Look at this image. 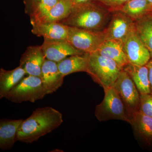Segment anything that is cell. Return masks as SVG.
Returning <instances> with one entry per match:
<instances>
[{
  "instance_id": "obj_1",
  "label": "cell",
  "mask_w": 152,
  "mask_h": 152,
  "mask_svg": "<svg viewBox=\"0 0 152 152\" xmlns=\"http://www.w3.org/2000/svg\"><path fill=\"white\" fill-rule=\"evenodd\" d=\"M63 123L62 114L56 109L50 107L39 108L22 122L18 132V141L32 143L59 127Z\"/></svg>"
},
{
  "instance_id": "obj_2",
  "label": "cell",
  "mask_w": 152,
  "mask_h": 152,
  "mask_svg": "<svg viewBox=\"0 0 152 152\" xmlns=\"http://www.w3.org/2000/svg\"><path fill=\"white\" fill-rule=\"evenodd\" d=\"M96 1L73 5L70 14L60 23L94 31H102L108 21L111 11L99 4Z\"/></svg>"
},
{
  "instance_id": "obj_3",
  "label": "cell",
  "mask_w": 152,
  "mask_h": 152,
  "mask_svg": "<svg viewBox=\"0 0 152 152\" xmlns=\"http://www.w3.org/2000/svg\"><path fill=\"white\" fill-rule=\"evenodd\" d=\"M122 70L115 62L97 52L88 53L86 73L104 90L113 86Z\"/></svg>"
},
{
  "instance_id": "obj_4",
  "label": "cell",
  "mask_w": 152,
  "mask_h": 152,
  "mask_svg": "<svg viewBox=\"0 0 152 152\" xmlns=\"http://www.w3.org/2000/svg\"><path fill=\"white\" fill-rule=\"evenodd\" d=\"M104 91L103 100L95 108V115L98 121L122 120L130 124L132 118L115 88L114 86L110 87Z\"/></svg>"
},
{
  "instance_id": "obj_5",
  "label": "cell",
  "mask_w": 152,
  "mask_h": 152,
  "mask_svg": "<svg viewBox=\"0 0 152 152\" xmlns=\"http://www.w3.org/2000/svg\"><path fill=\"white\" fill-rule=\"evenodd\" d=\"M47 95L40 77L28 75L9 92L5 98L15 103H33L42 99Z\"/></svg>"
},
{
  "instance_id": "obj_6",
  "label": "cell",
  "mask_w": 152,
  "mask_h": 152,
  "mask_svg": "<svg viewBox=\"0 0 152 152\" xmlns=\"http://www.w3.org/2000/svg\"><path fill=\"white\" fill-rule=\"evenodd\" d=\"M69 27L67 39L75 48L83 53H89L96 51L106 40L104 30L94 31Z\"/></svg>"
},
{
  "instance_id": "obj_7",
  "label": "cell",
  "mask_w": 152,
  "mask_h": 152,
  "mask_svg": "<svg viewBox=\"0 0 152 152\" xmlns=\"http://www.w3.org/2000/svg\"><path fill=\"white\" fill-rule=\"evenodd\" d=\"M124 104L131 118L139 111L140 94L129 74L123 69L113 86Z\"/></svg>"
},
{
  "instance_id": "obj_8",
  "label": "cell",
  "mask_w": 152,
  "mask_h": 152,
  "mask_svg": "<svg viewBox=\"0 0 152 152\" xmlns=\"http://www.w3.org/2000/svg\"><path fill=\"white\" fill-rule=\"evenodd\" d=\"M129 64L145 66L151 59L150 52L143 43L135 29V26L123 41Z\"/></svg>"
},
{
  "instance_id": "obj_9",
  "label": "cell",
  "mask_w": 152,
  "mask_h": 152,
  "mask_svg": "<svg viewBox=\"0 0 152 152\" xmlns=\"http://www.w3.org/2000/svg\"><path fill=\"white\" fill-rule=\"evenodd\" d=\"M111 18L108 26L104 30L105 39L124 41L135 27V21L119 10L112 11Z\"/></svg>"
},
{
  "instance_id": "obj_10",
  "label": "cell",
  "mask_w": 152,
  "mask_h": 152,
  "mask_svg": "<svg viewBox=\"0 0 152 152\" xmlns=\"http://www.w3.org/2000/svg\"><path fill=\"white\" fill-rule=\"evenodd\" d=\"M42 47L46 59L57 63L70 56L86 53L75 48L67 39H44Z\"/></svg>"
},
{
  "instance_id": "obj_11",
  "label": "cell",
  "mask_w": 152,
  "mask_h": 152,
  "mask_svg": "<svg viewBox=\"0 0 152 152\" xmlns=\"http://www.w3.org/2000/svg\"><path fill=\"white\" fill-rule=\"evenodd\" d=\"M46 59L42 45L30 46L22 54L19 66L26 75L40 77L42 67Z\"/></svg>"
},
{
  "instance_id": "obj_12",
  "label": "cell",
  "mask_w": 152,
  "mask_h": 152,
  "mask_svg": "<svg viewBox=\"0 0 152 152\" xmlns=\"http://www.w3.org/2000/svg\"><path fill=\"white\" fill-rule=\"evenodd\" d=\"M64 77L58 63L46 59L42 67L41 78L47 95L53 94L61 86Z\"/></svg>"
},
{
  "instance_id": "obj_13",
  "label": "cell",
  "mask_w": 152,
  "mask_h": 152,
  "mask_svg": "<svg viewBox=\"0 0 152 152\" xmlns=\"http://www.w3.org/2000/svg\"><path fill=\"white\" fill-rule=\"evenodd\" d=\"M31 32L38 37L51 39H67L69 27L60 22L31 23Z\"/></svg>"
},
{
  "instance_id": "obj_14",
  "label": "cell",
  "mask_w": 152,
  "mask_h": 152,
  "mask_svg": "<svg viewBox=\"0 0 152 152\" xmlns=\"http://www.w3.org/2000/svg\"><path fill=\"white\" fill-rule=\"evenodd\" d=\"M96 52L102 56L115 62L123 69L129 64L124 42L121 40H106L101 45Z\"/></svg>"
},
{
  "instance_id": "obj_15",
  "label": "cell",
  "mask_w": 152,
  "mask_h": 152,
  "mask_svg": "<svg viewBox=\"0 0 152 152\" xmlns=\"http://www.w3.org/2000/svg\"><path fill=\"white\" fill-rule=\"evenodd\" d=\"M23 119H2L0 121V148L2 151L10 150L18 141L19 128Z\"/></svg>"
},
{
  "instance_id": "obj_16",
  "label": "cell",
  "mask_w": 152,
  "mask_h": 152,
  "mask_svg": "<svg viewBox=\"0 0 152 152\" xmlns=\"http://www.w3.org/2000/svg\"><path fill=\"white\" fill-rule=\"evenodd\" d=\"M130 124L136 135L148 146L152 145V118L141 112L133 115Z\"/></svg>"
},
{
  "instance_id": "obj_17",
  "label": "cell",
  "mask_w": 152,
  "mask_h": 152,
  "mask_svg": "<svg viewBox=\"0 0 152 152\" xmlns=\"http://www.w3.org/2000/svg\"><path fill=\"white\" fill-rule=\"evenodd\" d=\"M123 69L130 76L140 95L152 94L146 66H137L128 64Z\"/></svg>"
},
{
  "instance_id": "obj_18",
  "label": "cell",
  "mask_w": 152,
  "mask_h": 152,
  "mask_svg": "<svg viewBox=\"0 0 152 152\" xmlns=\"http://www.w3.org/2000/svg\"><path fill=\"white\" fill-rule=\"evenodd\" d=\"M26 75L23 68L19 66L14 69L6 70L0 69V99L5 97L6 95L16 86Z\"/></svg>"
},
{
  "instance_id": "obj_19",
  "label": "cell",
  "mask_w": 152,
  "mask_h": 152,
  "mask_svg": "<svg viewBox=\"0 0 152 152\" xmlns=\"http://www.w3.org/2000/svg\"><path fill=\"white\" fill-rule=\"evenodd\" d=\"M88 65V53L70 56L58 63L61 74L64 77L70 74L78 72H86Z\"/></svg>"
},
{
  "instance_id": "obj_20",
  "label": "cell",
  "mask_w": 152,
  "mask_h": 152,
  "mask_svg": "<svg viewBox=\"0 0 152 152\" xmlns=\"http://www.w3.org/2000/svg\"><path fill=\"white\" fill-rule=\"evenodd\" d=\"M59 0H23L25 12L31 23L37 21L49 12Z\"/></svg>"
},
{
  "instance_id": "obj_21",
  "label": "cell",
  "mask_w": 152,
  "mask_h": 152,
  "mask_svg": "<svg viewBox=\"0 0 152 152\" xmlns=\"http://www.w3.org/2000/svg\"><path fill=\"white\" fill-rule=\"evenodd\" d=\"M73 6L71 0H59L43 17L32 23L60 22L69 15Z\"/></svg>"
},
{
  "instance_id": "obj_22",
  "label": "cell",
  "mask_w": 152,
  "mask_h": 152,
  "mask_svg": "<svg viewBox=\"0 0 152 152\" xmlns=\"http://www.w3.org/2000/svg\"><path fill=\"white\" fill-rule=\"evenodd\" d=\"M117 10L121 11L135 22L151 14L152 8L147 0H129Z\"/></svg>"
},
{
  "instance_id": "obj_23",
  "label": "cell",
  "mask_w": 152,
  "mask_h": 152,
  "mask_svg": "<svg viewBox=\"0 0 152 152\" xmlns=\"http://www.w3.org/2000/svg\"><path fill=\"white\" fill-rule=\"evenodd\" d=\"M135 29L152 58V16L151 14L135 22Z\"/></svg>"
},
{
  "instance_id": "obj_24",
  "label": "cell",
  "mask_w": 152,
  "mask_h": 152,
  "mask_svg": "<svg viewBox=\"0 0 152 152\" xmlns=\"http://www.w3.org/2000/svg\"><path fill=\"white\" fill-rule=\"evenodd\" d=\"M139 111L152 118V94L140 95Z\"/></svg>"
},
{
  "instance_id": "obj_25",
  "label": "cell",
  "mask_w": 152,
  "mask_h": 152,
  "mask_svg": "<svg viewBox=\"0 0 152 152\" xmlns=\"http://www.w3.org/2000/svg\"><path fill=\"white\" fill-rule=\"evenodd\" d=\"M109 8L111 11L118 10L129 0H94Z\"/></svg>"
},
{
  "instance_id": "obj_26",
  "label": "cell",
  "mask_w": 152,
  "mask_h": 152,
  "mask_svg": "<svg viewBox=\"0 0 152 152\" xmlns=\"http://www.w3.org/2000/svg\"><path fill=\"white\" fill-rule=\"evenodd\" d=\"M148 70L149 78L150 85H151V93L152 94V58H151V59L147 63L146 65Z\"/></svg>"
},
{
  "instance_id": "obj_27",
  "label": "cell",
  "mask_w": 152,
  "mask_h": 152,
  "mask_svg": "<svg viewBox=\"0 0 152 152\" xmlns=\"http://www.w3.org/2000/svg\"><path fill=\"white\" fill-rule=\"evenodd\" d=\"M73 4H81V3L87 2L90 1H94V0H71Z\"/></svg>"
},
{
  "instance_id": "obj_28",
  "label": "cell",
  "mask_w": 152,
  "mask_h": 152,
  "mask_svg": "<svg viewBox=\"0 0 152 152\" xmlns=\"http://www.w3.org/2000/svg\"><path fill=\"white\" fill-rule=\"evenodd\" d=\"M149 4L150 5V6H151L152 8V0H147Z\"/></svg>"
},
{
  "instance_id": "obj_29",
  "label": "cell",
  "mask_w": 152,
  "mask_h": 152,
  "mask_svg": "<svg viewBox=\"0 0 152 152\" xmlns=\"http://www.w3.org/2000/svg\"><path fill=\"white\" fill-rule=\"evenodd\" d=\"M151 14H152V11L151 12Z\"/></svg>"
},
{
  "instance_id": "obj_30",
  "label": "cell",
  "mask_w": 152,
  "mask_h": 152,
  "mask_svg": "<svg viewBox=\"0 0 152 152\" xmlns=\"http://www.w3.org/2000/svg\"><path fill=\"white\" fill-rule=\"evenodd\" d=\"M151 15L152 16V14H151Z\"/></svg>"
}]
</instances>
